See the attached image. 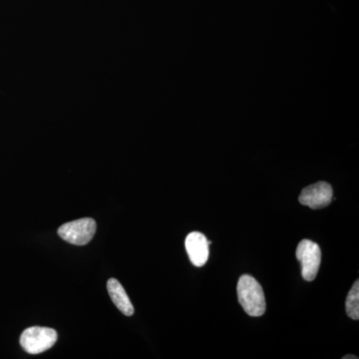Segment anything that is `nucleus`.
Wrapping results in <instances>:
<instances>
[{"instance_id": "0eeeda50", "label": "nucleus", "mask_w": 359, "mask_h": 359, "mask_svg": "<svg viewBox=\"0 0 359 359\" xmlns=\"http://www.w3.org/2000/svg\"><path fill=\"white\" fill-rule=\"evenodd\" d=\"M108 292L112 302L116 306L125 316H131L134 313V306L130 301L128 295L125 292L124 287L121 283L118 282L116 278H110L107 283Z\"/></svg>"}, {"instance_id": "20e7f679", "label": "nucleus", "mask_w": 359, "mask_h": 359, "mask_svg": "<svg viewBox=\"0 0 359 359\" xmlns=\"http://www.w3.org/2000/svg\"><path fill=\"white\" fill-rule=\"evenodd\" d=\"M297 259L302 264V275L311 282L318 276L321 263L320 245L309 240H302L297 248Z\"/></svg>"}, {"instance_id": "f03ea898", "label": "nucleus", "mask_w": 359, "mask_h": 359, "mask_svg": "<svg viewBox=\"0 0 359 359\" xmlns=\"http://www.w3.org/2000/svg\"><path fill=\"white\" fill-rule=\"evenodd\" d=\"M57 339V332L53 328L33 327L22 332L20 344L26 353L39 354L50 349Z\"/></svg>"}, {"instance_id": "423d86ee", "label": "nucleus", "mask_w": 359, "mask_h": 359, "mask_svg": "<svg viewBox=\"0 0 359 359\" xmlns=\"http://www.w3.org/2000/svg\"><path fill=\"white\" fill-rule=\"evenodd\" d=\"M212 243L199 231H193L186 238V250L191 262L195 266H205L209 259V247Z\"/></svg>"}, {"instance_id": "7ed1b4c3", "label": "nucleus", "mask_w": 359, "mask_h": 359, "mask_svg": "<svg viewBox=\"0 0 359 359\" xmlns=\"http://www.w3.org/2000/svg\"><path fill=\"white\" fill-rule=\"evenodd\" d=\"M96 228V222L93 219H79L62 224L58 229V236L69 244L85 245L93 238Z\"/></svg>"}, {"instance_id": "39448f33", "label": "nucleus", "mask_w": 359, "mask_h": 359, "mask_svg": "<svg viewBox=\"0 0 359 359\" xmlns=\"http://www.w3.org/2000/svg\"><path fill=\"white\" fill-rule=\"evenodd\" d=\"M334 191L327 182H318L313 185L306 187L299 195V201L302 205L311 209H323L327 207L334 199Z\"/></svg>"}, {"instance_id": "6e6552de", "label": "nucleus", "mask_w": 359, "mask_h": 359, "mask_svg": "<svg viewBox=\"0 0 359 359\" xmlns=\"http://www.w3.org/2000/svg\"><path fill=\"white\" fill-rule=\"evenodd\" d=\"M346 309L347 316L353 320H359V280H356L347 294Z\"/></svg>"}, {"instance_id": "1a4fd4ad", "label": "nucleus", "mask_w": 359, "mask_h": 359, "mask_svg": "<svg viewBox=\"0 0 359 359\" xmlns=\"http://www.w3.org/2000/svg\"><path fill=\"white\" fill-rule=\"evenodd\" d=\"M358 356L356 355H351V354H349V355H346L342 358V359H358Z\"/></svg>"}, {"instance_id": "f257e3e1", "label": "nucleus", "mask_w": 359, "mask_h": 359, "mask_svg": "<svg viewBox=\"0 0 359 359\" xmlns=\"http://www.w3.org/2000/svg\"><path fill=\"white\" fill-rule=\"evenodd\" d=\"M237 290L238 302L249 316L257 318L266 313V297L256 278L249 275L241 276Z\"/></svg>"}]
</instances>
